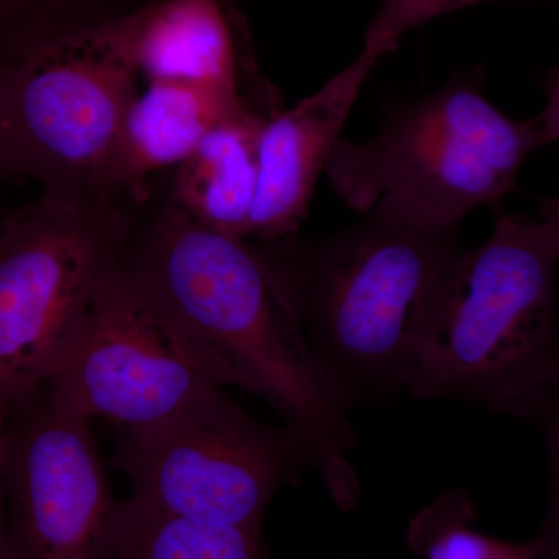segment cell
<instances>
[{
  "mask_svg": "<svg viewBox=\"0 0 559 559\" xmlns=\"http://www.w3.org/2000/svg\"><path fill=\"white\" fill-rule=\"evenodd\" d=\"M132 266L221 388L266 400L333 502L355 510L360 484L352 419L319 377L263 252L175 207Z\"/></svg>",
  "mask_w": 559,
  "mask_h": 559,
  "instance_id": "cell-1",
  "label": "cell"
},
{
  "mask_svg": "<svg viewBox=\"0 0 559 559\" xmlns=\"http://www.w3.org/2000/svg\"><path fill=\"white\" fill-rule=\"evenodd\" d=\"M261 250L319 377L345 411L409 393L423 326L459 229L370 209L336 234Z\"/></svg>",
  "mask_w": 559,
  "mask_h": 559,
  "instance_id": "cell-2",
  "label": "cell"
},
{
  "mask_svg": "<svg viewBox=\"0 0 559 559\" xmlns=\"http://www.w3.org/2000/svg\"><path fill=\"white\" fill-rule=\"evenodd\" d=\"M495 229L459 249L423 326L409 395L557 426L559 202L539 216L492 210Z\"/></svg>",
  "mask_w": 559,
  "mask_h": 559,
  "instance_id": "cell-3",
  "label": "cell"
},
{
  "mask_svg": "<svg viewBox=\"0 0 559 559\" xmlns=\"http://www.w3.org/2000/svg\"><path fill=\"white\" fill-rule=\"evenodd\" d=\"M557 79L550 76L547 105L528 120L496 108L477 75L452 80L396 110L366 142L341 139L323 173L356 212L382 205L460 229L474 209H499L525 160L558 139Z\"/></svg>",
  "mask_w": 559,
  "mask_h": 559,
  "instance_id": "cell-4",
  "label": "cell"
},
{
  "mask_svg": "<svg viewBox=\"0 0 559 559\" xmlns=\"http://www.w3.org/2000/svg\"><path fill=\"white\" fill-rule=\"evenodd\" d=\"M135 79L112 21L25 44L0 64V164L103 200Z\"/></svg>",
  "mask_w": 559,
  "mask_h": 559,
  "instance_id": "cell-5",
  "label": "cell"
},
{
  "mask_svg": "<svg viewBox=\"0 0 559 559\" xmlns=\"http://www.w3.org/2000/svg\"><path fill=\"white\" fill-rule=\"evenodd\" d=\"M127 224L102 198L47 191L0 229V412L50 380L121 264Z\"/></svg>",
  "mask_w": 559,
  "mask_h": 559,
  "instance_id": "cell-6",
  "label": "cell"
},
{
  "mask_svg": "<svg viewBox=\"0 0 559 559\" xmlns=\"http://www.w3.org/2000/svg\"><path fill=\"white\" fill-rule=\"evenodd\" d=\"M116 463L135 502L245 528H261L275 492L311 468L288 429L250 418L223 389L157 425L120 430Z\"/></svg>",
  "mask_w": 559,
  "mask_h": 559,
  "instance_id": "cell-7",
  "label": "cell"
},
{
  "mask_svg": "<svg viewBox=\"0 0 559 559\" xmlns=\"http://www.w3.org/2000/svg\"><path fill=\"white\" fill-rule=\"evenodd\" d=\"M46 384L83 417L119 430L157 425L223 389L123 261Z\"/></svg>",
  "mask_w": 559,
  "mask_h": 559,
  "instance_id": "cell-8",
  "label": "cell"
},
{
  "mask_svg": "<svg viewBox=\"0 0 559 559\" xmlns=\"http://www.w3.org/2000/svg\"><path fill=\"white\" fill-rule=\"evenodd\" d=\"M91 419L49 384L3 415L11 559H103L117 500Z\"/></svg>",
  "mask_w": 559,
  "mask_h": 559,
  "instance_id": "cell-9",
  "label": "cell"
},
{
  "mask_svg": "<svg viewBox=\"0 0 559 559\" xmlns=\"http://www.w3.org/2000/svg\"><path fill=\"white\" fill-rule=\"evenodd\" d=\"M388 53L380 44H364L358 57L318 92L267 119L249 238L272 242L296 234L364 84Z\"/></svg>",
  "mask_w": 559,
  "mask_h": 559,
  "instance_id": "cell-10",
  "label": "cell"
},
{
  "mask_svg": "<svg viewBox=\"0 0 559 559\" xmlns=\"http://www.w3.org/2000/svg\"><path fill=\"white\" fill-rule=\"evenodd\" d=\"M112 21L120 49L148 83L242 92V24L221 0H151Z\"/></svg>",
  "mask_w": 559,
  "mask_h": 559,
  "instance_id": "cell-11",
  "label": "cell"
},
{
  "mask_svg": "<svg viewBox=\"0 0 559 559\" xmlns=\"http://www.w3.org/2000/svg\"><path fill=\"white\" fill-rule=\"evenodd\" d=\"M274 98L242 94L237 109L216 123L176 170V207L209 229L246 240L259 183V145L277 112Z\"/></svg>",
  "mask_w": 559,
  "mask_h": 559,
  "instance_id": "cell-12",
  "label": "cell"
},
{
  "mask_svg": "<svg viewBox=\"0 0 559 559\" xmlns=\"http://www.w3.org/2000/svg\"><path fill=\"white\" fill-rule=\"evenodd\" d=\"M242 92L186 83H150L132 98L117 140L109 190L178 167L216 123L240 106Z\"/></svg>",
  "mask_w": 559,
  "mask_h": 559,
  "instance_id": "cell-13",
  "label": "cell"
},
{
  "mask_svg": "<svg viewBox=\"0 0 559 559\" xmlns=\"http://www.w3.org/2000/svg\"><path fill=\"white\" fill-rule=\"evenodd\" d=\"M103 559H266L261 528L205 524L128 498L117 503Z\"/></svg>",
  "mask_w": 559,
  "mask_h": 559,
  "instance_id": "cell-14",
  "label": "cell"
},
{
  "mask_svg": "<svg viewBox=\"0 0 559 559\" xmlns=\"http://www.w3.org/2000/svg\"><path fill=\"white\" fill-rule=\"evenodd\" d=\"M468 500L451 492L421 511L409 530L412 547L426 559H539L544 539L513 546L474 532Z\"/></svg>",
  "mask_w": 559,
  "mask_h": 559,
  "instance_id": "cell-15",
  "label": "cell"
},
{
  "mask_svg": "<svg viewBox=\"0 0 559 559\" xmlns=\"http://www.w3.org/2000/svg\"><path fill=\"white\" fill-rule=\"evenodd\" d=\"M484 2L495 0H381L364 35V44H380L390 51L395 50L401 38L419 25Z\"/></svg>",
  "mask_w": 559,
  "mask_h": 559,
  "instance_id": "cell-16",
  "label": "cell"
},
{
  "mask_svg": "<svg viewBox=\"0 0 559 559\" xmlns=\"http://www.w3.org/2000/svg\"><path fill=\"white\" fill-rule=\"evenodd\" d=\"M3 415H5V412H0V559H11L9 521H7L5 481H3Z\"/></svg>",
  "mask_w": 559,
  "mask_h": 559,
  "instance_id": "cell-17",
  "label": "cell"
},
{
  "mask_svg": "<svg viewBox=\"0 0 559 559\" xmlns=\"http://www.w3.org/2000/svg\"><path fill=\"white\" fill-rule=\"evenodd\" d=\"M20 2H22V0H0V13H3V11L11 9V7Z\"/></svg>",
  "mask_w": 559,
  "mask_h": 559,
  "instance_id": "cell-18",
  "label": "cell"
},
{
  "mask_svg": "<svg viewBox=\"0 0 559 559\" xmlns=\"http://www.w3.org/2000/svg\"><path fill=\"white\" fill-rule=\"evenodd\" d=\"M221 2H223L227 9H235V2H237V0H221Z\"/></svg>",
  "mask_w": 559,
  "mask_h": 559,
  "instance_id": "cell-19",
  "label": "cell"
}]
</instances>
